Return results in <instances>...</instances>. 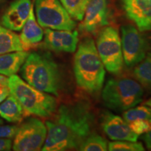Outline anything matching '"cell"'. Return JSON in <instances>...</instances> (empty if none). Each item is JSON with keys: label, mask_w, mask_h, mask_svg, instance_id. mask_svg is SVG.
<instances>
[{"label": "cell", "mask_w": 151, "mask_h": 151, "mask_svg": "<svg viewBox=\"0 0 151 151\" xmlns=\"http://www.w3.org/2000/svg\"><path fill=\"white\" fill-rule=\"evenodd\" d=\"M20 73L22 79L34 88L59 95L62 87V71L48 52L29 53L20 68Z\"/></svg>", "instance_id": "2"}, {"label": "cell", "mask_w": 151, "mask_h": 151, "mask_svg": "<svg viewBox=\"0 0 151 151\" xmlns=\"http://www.w3.org/2000/svg\"><path fill=\"white\" fill-rule=\"evenodd\" d=\"M94 116L83 101L60 106L52 119L46 122L47 134L41 150L64 151L79 148L91 134Z\"/></svg>", "instance_id": "1"}, {"label": "cell", "mask_w": 151, "mask_h": 151, "mask_svg": "<svg viewBox=\"0 0 151 151\" xmlns=\"http://www.w3.org/2000/svg\"><path fill=\"white\" fill-rule=\"evenodd\" d=\"M44 48L55 52H74L78 43V32L73 30H58L46 28Z\"/></svg>", "instance_id": "11"}, {"label": "cell", "mask_w": 151, "mask_h": 151, "mask_svg": "<svg viewBox=\"0 0 151 151\" xmlns=\"http://www.w3.org/2000/svg\"><path fill=\"white\" fill-rule=\"evenodd\" d=\"M18 128L16 125H0V139H13Z\"/></svg>", "instance_id": "25"}, {"label": "cell", "mask_w": 151, "mask_h": 151, "mask_svg": "<svg viewBox=\"0 0 151 151\" xmlns=\"http://www.w3.org/2000/svg\"><path fill=\"white\" fill-rule=\"evenodd\" d=\"M3 124V121H2V120H1V118H0V124Z\"/></svg>", "instance_id": "31"}, {"label": "cell", "mask_w": 151, "mask_h": 151, "mask_svg": "<svg viewBox=\"0 0 151 151\" xmlns=\"http://www.w3.org/2000/svg\"><path fill=\"white\" fill-rule=\"evenodd\" d=\"M128 124L132 132L138 136L146 133L151 129V123L146 120H133V121L128 122Z\"/></svg>", "instance_id": "24"}, {"label": "cell", "mask_w": 151, "mask_h": 151, "mask_svg": "<svg viewBox=\"0 0 151 151\" xmlns=\"http://www.w3.org/2000/svg\"><path fill=\"white\" fill-rule=\"evenodd\" d=\"M37 20L41 27L58 30H73L76 22L60 0H35Z\"/></svg>", "instance_id": "7"}, {"label": "cell", "mask_w": 151, "mask_h": 151, "mask_svg": "<svg viewBox=\"0 0 151 151\" xmlns=\"http://www.w3.org/2000/svg\"><path fill=\"white\" fill-rule=\"evenodd\" d=\"M143 89L139 82L128 78H111L104 87L101 97L111 110L122 112L143 101Z\"/></svg>", "instance_id": "5"}, {"label": "cell", "mask_w": 151, "mask_h": 151, "mask_svg": "<svg viewBox=\"0 0 151 151\" xmlns=\"http://www.w3.org/2000/svg\"><path fill=\"white\" fill-rule=\"evenodd\" d=\"M8 86L27 115L45 118L56 112L58 102L52 94L34 88L16 74L9 77Z\"/></svg>", "instance_id": "4"}, {"label": "cell", "mask_w": 151, "mask_h": 151, "mask_svg": "<svg viewBox=\"0 0 151 151\" xmlns=\"http://www.w3.org/2000/svg\"><path fill=\"white\" fill-rule=\"evenodd\" d=\"M144 105L150 107V108H151V98L150 99H149L148 100H147V101L145 102Z\"/></svg>", "instance_id": "30"}, {"label": "cell", "mask_w": 151, "mask_h": 151, "mask_svg": "<svg viewBox=\"0 0 151 151\" xmlns=\"http://www.w3.org/2000/svg\"><path fill=\"white\" fill-rule=\"evenodd\" d=\"M120 40L124 62L128 67H134L146 57L148 42L134 26H122Z\"/></svg>", "instance_id": "9"}, {"label": "cell", "mask_w": 151, "mask_h": 151, "mask_svg": "<svg viewBox=\"0 0 151 151\" xmlns=\"http://www.w3.org/2000/svg\"><path fill=\"white\" fill-rule=\"evenodd\" d=\"M29 52L26 50L0 55V74L11 76L20 70Z\"/></svg>", "instance_id": "16"}, {"label": "cell", "mask_w": 151, "mask_h": 151, "mask_svg": "<svg viewBox=\"0 0 151 151\" xmlns=\"http://www.w3.org/2000/svg\"><path fill=\"white\" fill-rule=\"evenodd\" d=\"M81 151H106L108 142L104 138L97 134H90L78 148Z\"/></svg>", "instance_id": "21"}, {"label": "cell", "mask_w": 151, "mask_h": 151, "mask_svg": "<svg viewBox=\"0 0 151 151\" xmlns=\"http://www.w3.org/2000/svg\"><path fill=\"white\" fill-rule=\"evenodd\" d=\"M27 115L21 104L11 94L0 103V117L7 122L18 123L21 122Z\"/></svg>", "instance_id": "17"}, {"label": "cell", "mask_w": 151, "mask_h": 151, "mask_svg": "<svg viewBox=\"0 0 151 151\" xmlns=\"http://www.w3.org/2000/svg\"><path fill=\"white\" fill-rule=\"evenodd\" d=\"M143 140L146 143L147 148L151 150V129L144 134L143 137Z\"/></svg>", "instance_id": "28"}, {"label": "cell", "mask_w": 151, "mask_h": 151, "mask_svg": "<svg viewBox=\"0 0 151 151\" xmlns=\"http://www.w3.org/2000/svg\"><path fill=\"white\" fill-rule=\"evenodd\" d=\"M108 150L111 151H143L144 147L141 143L130 141H113L109 143Z\"/></svg>", "instance_id": "23"}, {"label": "cell", "mask_w": 151, "mask_h": 151, "mask_svg": "<svg viewBox=\"0 0 151 151\" xmlns=\"http://www.w3.org/2000/svg\"><path fill=\"white\" fill-rule=\"evenodd\" d=\"M101 127L107 137L113 141H137L139 138L123 118L110 111H106L102 114Z\"/></svg>", "instance_id": "12"}, {"label": "cell", "mask_w": 151, "mask_h": 151, "mask_svg": "<svg viewBox=\"0 0 151 151\" xmlns=\"http://www.w3.org/2000/svg\"><path fill=\"white\" fill-rule=\"evenodd\" d=\"M21 30V34L19 37L24 50L32 48L42 41L44 32L38 23L34 12L33 6L30 10L27 21L25 22Z\"/></svg>", "instance_id": "15"}, {"label": "cell", "mask_w": 151, "mask_h": 151, "mask_svg": "<svg viewBox=\"0 0 151 151\" xmlns=\"http://www.w3.org/2000/svg\"><path fill=\"white\" fill-rule=\"evenodd\" d=\"M71 18L81 21L90 0H60Z\"/></svg>", "instance_id": "20"}, {"label": "cell", "mask_w": 151, "mask_h": 151, "mask_svg": "<svg viewBox=\"0 0 151 151\" xmlns=\"http://www.w3.org/2000/svg\"><path fill=\"white\" fill-rule=\"evenodd\" d=\"M109 0H90L79 29L83 32L96 35L109 23Z\"/></svg>", "instance_id": "10"}, {"label": "cell", "mask_w": 151, "mask_h": 151, "mask_svg": "<svg viewBox=\"0 0 151 151\" xmlns=\"http://www.w3.org/2000/svg\"><path fill=\"white\" fill-rule=\"evenodd\" d=\"M133 75L139 83L151 89V52L147 53L146 57L135 65Z\"/></svg>", "instance_id": "19"}, {"label": "cell", "mask_w": 151, "mask_h": 151, "mask_svg": "<svg viewBox=\"0 0 151 151\" xmlns=\"http://www.w3.org/2000/svg\"><path fill=\"white\" fill-rule=\"evenodd\" d=\"M7 83H8V78H6L5 76L0 74V85Z\"/></svg>", "instance_id": "29"}, {"label": "cell", "mask_w": 151, "mask_h": 151, "mask_svg": "<svg viewBox=\"0 0 151 151\" xmlns=\"http://www.w3.org/2000/svg\"><path fill=\"white\" fill-rule=\"evenodd\" d=\"M10 94V89L8 86V83L0 85V103L6 99V98Z\"/></svg>", "instance_id": "27"}, {"label": "cell", "mask_w": 151, "mask_h": 151, "mask_svg": "<svg viewBox=\"0 0 151 151\" xmlns=\"http://www.w3.org/2000/svg\"><path fill=\"white\" fill-rule=\"evenodd\" d=\"M123 118L127 122L133 120H146L151 123V108L147 106H139L125 111L123 113Z\"/></svg>", "instance_id": "22"}, {"label": "cell", "mask_w": 151, "mask_h": 151, "mask_svg": "<svg viewBox=\"0 0 151 151\" xmlns=\"http://www.w3.org/2000/svg\"><path fill=\"white\" fill-rule=\"evenodd\" d=\"M47 128L37 118H28L20 126L14 137L12 149L15 151L41 150L45 143Z\"/></svg>", "instance_id": "8"}, {"label": "cell", "mask_w": 151, "mask_h": 151, "mask_svg": "<svg viewBox=\"0 0 151 151\" xmlns=\"http://www.w3.org/2000/svg\"><path fill=\"white\" fill-rule=\"evenodd\" d=\"M13 141L11 139H0V151H9L12 149Z\"/></svg>", "instance_id": "26"}, {"label": "cell", "mask_w": 151, "mask_h": 151, "mask_svg": "<svg viewBox=\"0 0 151 151\" xmlns=\"http://www.w3.org/2000/svg\"><path fill=\"white\" fill-rule=\"evenodd\" d=\"M125 15L140 32L151 30V0H121Z\"/></svg>", "instance_id": "13"}, {"label": "cell", "mask_w": 151, "mask_h": 151, "mask_svg": "<svg viewBox=\"0 0 151 151\" xmlns=\"http://www.w3.org/2000/svg\"><path fill=\"white\" fill-rule=\"evenodd\" d=\"M73 72L77 86L90 94L101 91L106 71L92 38H86L78 45L74 57Z\"/></svg>", "instance_id": "3"}, {"label": "cell", "mask_w": 151, "mask_h": 151, "mask_svg": "<svg viewBox=\"0 0 151 151\" xmlns=\"http://www.w3.org/2000/svg\"><path fill=\"white\" fill-rule=\"evenodd\" d=\"M32 6L31 0H15L1 16L0 23L14 32L20 31L27 21Z\"/></svg>", "instance_id": "14"}, {"label": "cell", "mask_w": 151, "mask_h": 151, "mask_svg": "<svg viewBox=\"0 0 151 151\" xmlns=\"http://www.w3.org/2000/svg\"><path fill=\"white\" fill-rule=\"evenodd\" d=\"M24 50L20 37L0 24V55Z\"/></svg>", "instance_id": "18"}, {"label": "cell", "mask_w": 151, "mask_h": 151, "mask_svg": "<svg viewBox=\"0 0 151 151\" xmlns=\"http://www.w3.org/2000/svg\"><path fill=\"white\" fill-rule=\"evenodd\" d=\"M2 1H3V0H0V4L2 2Z\"/></svg>", "instance_id": "32"}, {"label": "cell", "mask_w": 151, "mask_h": 151, "mask_svg": "<svg viewBox=\"0 0 151 151\" xmlns=\"http://www.w3.org/2000/svg\"><path fill=\"white\" fill-rule=\"evenodd\" d=\"M96 48L105 69L109 72L118 74L124 65L121 40L118 30L106 26L98 34Z\"/></svg>", "instance_id": "6"}]
</instances>
